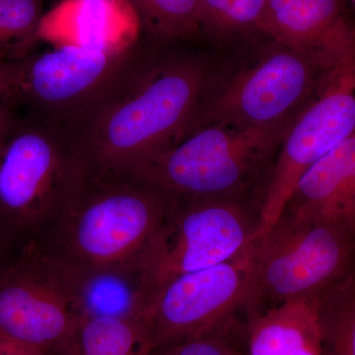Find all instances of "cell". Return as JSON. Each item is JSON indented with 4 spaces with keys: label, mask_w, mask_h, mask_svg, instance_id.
I'll return each mask as SVG.
<instances>
[{
    "label": "cell",
    "mask_w": 355,
    "mask_h": 355,
    "mask_svg": "<svg viewBox=\"0 0 355 355\" xmlns=\"http://www.w3.org/2000/svg\"><path fill=\"white\" fill-rule=\"evenodd\" d=\"M237 0H198L202 34L217 44L222 28Z\"/></svg>",
    "instance_id": "obj_22"
},
{
    "label": "cell",
    "mask_w": 355,
    "mask_h": 355,
    "mask_svg": "<svg viewBox=\"0 0 355 355\" xmlns=\"http://www.w3.org/2000/svg\"><path fill=\"white\" fill-rule=\"evenodd\" d=\"M282 214L311 223L355 228V135L301 176Z\"/></svg>",
    "instance_id": "obj_14"
},
{
    "label": "cell",
    "mask_w": 355,
    "mask_h": 355,
    "mask_svg": "<svg viewBox=\"0 0 355 355\" xmlns=\"http://www.w3.org/2000/svg\"><path fill=\"white\" fill-rule=\"evenodd\" d=\"M319 296L295 299L244 315L247 355H322L316 306Z\"/></svg>",
    "instance_id": "obj_15"
},
{
    "label": "cell",
    "mask_w": 355,
    "mask_h": 355,
    "mask_svg": "<svg viewBox=\"0 0 355 355\" xmlns=\"http://www.w3.org/2000/svg\"><path fill=\"white\" fill-rule=\"evenodd\" d=\"M148 355H247L244 322L234 318L207 333L160 343Z\"/></svg>",
    "instance_id": "obj_21"
},
{
    "label": "cell",
    "mask_w": 355,
    "mask_h": 355,
    "mask_svg": "<svg viewBox=\"0 0 355 355\" xmlns=\"http://www.w3.org/2000/svg\"><path fill=\"white\" fill-rule=\"evenodd\" d=\"M64 296L77 319L142 320L153 301L137 259L104 266H78L46 254L25 253Z\"/></svg>",
    "instance_id": "obj_12"
},
{
    "label": "cell",
    "mask_w": 355,
    "mask_h": 355,
    "mask_svg": "<svg viewBox=\"0 0 355 355\" xmlns=\"http://www.w3.org/2000/svg\"><path fill=\"white\" fill-rule=\"evenodd\" d=\"M257 197L177 198L137 257L153 296L179 277L234 258L257 239Z\"/></svg>",
    "instance_id": "obj_7"
},
{
    "label": "cell",
    "mask_w": 355,
    "mask_h": 355,
    "mask_svg": "<svg viewBox=\"0 0 355 355\" xmlns=\"http://www.w3.org/2000/svg\"><path fill=\"white\" fill-rule=\"evenodd\" d=\"M349 0H268L263 33L324 71L355 64V29Z\"/></svg>",
    "instance_id": "obj_13"
},
{
    "label": "cell",
    "mask_w": 355,
    "mask_h": 355,
    "mask_svg": "<svg viewBox=\"0 0 355 355\" xmlns=\"http://www.w3.org/2000/svg\"><path fill=\"white\" fill-rule=\"evenodd\" d=\"M146 37L77 41L15 58L17 77L7 104L67 128L119 83L141 53Z\"/></svg>",
    "instance_id": "obj_6"
},
{
    "label": "cell",
    "mask_w": 355,
    "mask_h": 355,
    "mask_svg": "<svg viewBox=\"0 0 355 355\" xmlns=\"http://www.w3.org/2000/svg\"><path fill=\"white\" fill-rule=\"evenodd\" d=\"M355 228L282 214L256 239L253 286L245 315L314 297L355 272Z\"/></svg>",
    "instance_id": "obj_8"
},
{
    "label": "cell",
    "mask_w": 355,
    "mask_h": 355,
    "mask_svg": "<svg viewBox=\"0 0 355 355\" xmlns=\"http://www.w3.org/2000/svg\"><path fill=\"white\" fill-rule=\"evenodd\" d=\"M17 76L15 58L0 57V98L6 102L12 92Z\"/></svg>",
    "instance_id": "obj_23"
},
{
    "label": "cell",
    "mask_w": 355,
    "mask_h": 355,
    "mask_svg": "<svg viewBox=\"0 0 355 355\" xmlns=\"http://www.w3.org/2000/svg\"><path fill=\"white\" fill-rule=\"evenodd\" d=\"M223 48L180 140L210 125L268 128L293 120L333 71L261 32Z\"/></svg>",
    "instance_id": "obj_2"
},
{
    "label": "cell",
    "mask_w": 355,
    "mask_h": 355,
    "mask_svg": "<svg viewBox=\"0 0 355 355\" xmlns=\"http://www.w3.org/2000/svg\"><path fill=\"white\" fill-rule=\"evenodd\" d=\"M147 38L187 44L202 36L198 0H125Z\"/></svg>",
    "instance_id": "obj_18"
},
{
    "label": "cell",
    "mask_w": 355,
    "mask_h": 355,
    "mask_svg": "<svg viewBox=\"0 0 355 355\" xmlns=\"http://www.w3.org/2000/svg\"><path fill=\"white\" fill-rule=\"evenodd\" d=\"M137 16L125 0H67L44 15L39 34H67L77 41L130 39Z\"/></svg>",
    "instance_id": "obj_16"
},
{
    "label": "cell",
    "mask_w": 355,
    "mask_h": 355,
    "mask_svg": "<svg viewBox=\"0 0 355 355\" xmlns=\"http://www.w3.org/2000/svg\"><path fill=\"white\" fill-rule=\"evenodd\" d=\"M316 315L322 355H355V272L320 294Z\"/></svg>",
    "instance_id": "obj_19"
},
{
    "label": "cell",
    "mask_w": 355,
    "mask_h": 355,
    "mask_svg": "<svg viewBox=\"0 0 355 355\" xmlns=\"http://www.w3.org/2000/svg\"><path fill=\"white\" fill-rule=\"evenodd\" d=\"M295 119L268 128H203L128 176L175 198L257 197L261 202L268 173Z\"/></svg>",
    "instance_id": "obj_5"
},
{
    "label": "cell",
    "mask_w": 355,
    "mask_h": 355,
    "mask_svg": "<svg viewBox=\"0 0 355 355\" xmlns=\"http://www.w3.org/2000/svg\"><path fill=\"white\" fill-rule=\"evenodd\" d=\"M19 118L14 114L10 105L6 102L0 103V144L12 132Z\"/></svg>",
    "instance_id": "obj_25"
},
{
    "label": "cell",
    "mask_w": 355,
    "mask_h": 355,
    "mask_svg": "<svg viewBox=\"0 0 355 355\" xmlns=\"http://www.w3.org/2000/svg\"><path fill=\"white\" fill-rule=\"evenodd\" d=\"M176 200L135 178L83 173L53 232L29 251L78 266L135 260Z\"/></svg>",
    "instance_id": "obj_4"
},
{
    "label": "cell",
    "mask_w": 355,
    "mask_h": 355,
    "mask_svg": "<svg viewBox=\"0 0 355 355\" xmlns=\"http://www.w3.org/2000/svg\"><path fill=\"white\" fill-rule=\"evenodd\" d=\"M256 240L230 260L161 286L144 316L151 349L200 335L244 314L254 282Z\"/></svg>",
    "instance_id": "obj_10"
},
{
    "label": "cell",
    "mask_w": 355,
    "mask_h": 355,
    "mask_svg": "<svg viewBox=\"0 0 355 355\" xmlns=\"http://www.w3.org/2000/svg\"><path fill=\"white\" fill-rule=\"evenodd\" d=\"M83 176L64 128L19 119L0 144V233L20 253L53 232Z\"/></svg>",
    "instance_id": "obj_3"
},
{
    "label": "cell",
    "mask_w": 355,
    "mask_h": 355,
    "mask_svg": "<svg viewBox=\"0 0 355 355\" xmlns=\"http://www.w3.org/2000/svg\"><path fill=\"white\" fill-rule=\"evenodd\" d=\"M352 135L355 64L333 70L289 128L261 193L257 239L282 216L301 176Z\"/></svg>",
    "instance_id": "obj_9"
},
{
    "label": "cell",
    "mask_w": 355,
    "mask_h": 355,
    "mask_svg": "<svg viewBox=\"0 0 355 355\" xmlns=\"http://www.w3.org/2000/svg\"><path fill=\"white\" fill-rule=\"evenodd\" d=\"M20 252L14 248L0 233V277L19 258Z\"/></svg>",
    "instance_id": "obj_24"
},
{
    "label": "cell",
    "mask_w": 355,
    "mask_h": 355,
    "mask_svg": "<svg viewBox=\"0 0 355 355\" xmlns=\"http://www.w3.org/2000/svg\"><path fill=\"white\" fill-rule=\"evenodd\" d=\"M144 320L81 319L49 355H148Z\"/></svg>",
    "instance_id": "obj_17"
},
{
    "label": "cell",
    "mask_w": 355,
    "mask_h": 355,
    "mask_svg": "<svg viewBox=\"0 0 355 355\" xmlns=\"http://www.w3.org/2000/svg\"><path fill=\"white\" fill-rule=\"evenodd\" d=\"M44 0H0V57L28 53L39 35Z\"/></svg>",
    "instance_id": "obj_20"
},
{
    "label": "cell",
    "mask_w": 355,
    "mask_h": 355,
    "mask_svg": "<svg viewBox=\"0 0 355 355\" xmlns=\"http://www.w3.org/2000/svg\"><path fill=\"white\" fill-rule=\"evenodd\" d=\"M0 355H44L38 350L17 343L0 342Z\"/></svg>",
    "instance_id": "obj_26"
},
{
    "label": "cell",
    "mask_w": 355,
    "mask_h": 355,
    "mask_svg": "<svg viewBox=\"0 0 355 355\" xmlns=\"http://www.w3.org/2000/svg\"><path fill=\"white\" fill-rule=\"evenodd\" d=\"M147 38L119 83L65 128L83 173L128 176L181 139L214 53Z\"/></svg>",
    "instance_id": "obj_1"
},
{
    "label": "cell",
    "mask_w": 355,
    "mask_h": 355,
    "mask_svg": "<svg viewBox=\"0 0 355 355\" xmlns=\"http://www.w3.org/2000/svg\"><path fill=\"white\" fill-rule=\"evenodd\" d=\"M78 321L64 296L27 254L0 277V342L49 355Z\"/></svg>",
    "instance_id": "obj_11"
}]
</instances>
